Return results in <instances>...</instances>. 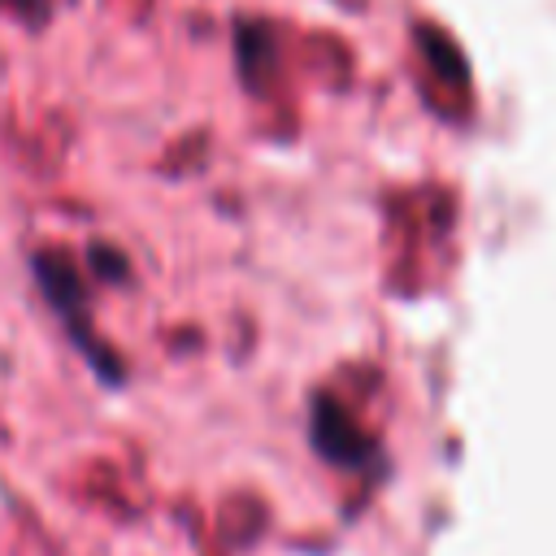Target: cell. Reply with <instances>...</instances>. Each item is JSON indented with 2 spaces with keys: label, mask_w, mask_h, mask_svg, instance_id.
<instances>
[{
  "label": "cell",
  "mask_w": 556,
  "mask_h": 556,
  "mask_svg": "<svg viewBox=\"0 0 556 556\" xmlns=\"http://www.w3.org/2000/svg\"><path fill=\"white\" fill-rule=\"evenodd\" d=\"M317 447L330 456V460H339V465H356L361 456H365V447L356 443V434H352V426H343V417L330 408V404H321V417H317Z\"/></svg>",
  "instance_id": "cell-1"
}]
</instances>
